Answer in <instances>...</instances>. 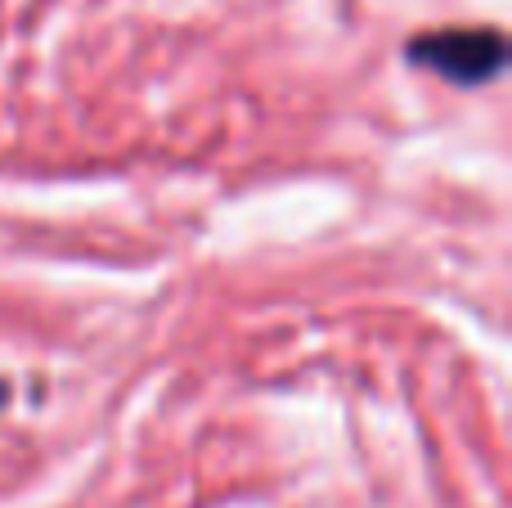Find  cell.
Listing matches in <instances>:
<instances>
[{
	"mask_svg": "<svg viewBox=\"0 0 512 508\" xmlns=\"http://www.w3.org/2000/svg\"><path fill=\"white\" fill-rule=\"evenodd\" d=\"M418 59L436 63L441 72H450L459 81H486L504 63V45H499L495 32H445L427 36L418 45Z\"/></svg>",
	"mask_w": 512,
	"mask_h": 508,
	"instance_id": "obj_1",
	"label": "cell"
}]
</instances>
